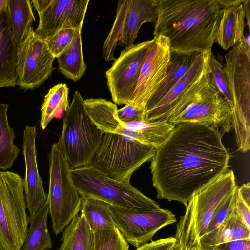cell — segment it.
Returning a JSON list of instances; mask_svg holds the SVG:
<instances>
[{
    "label": "cell",
    "mask_w": 250,
    "mask_h": 250,
    "mask_svg": "<svg viewBox=\"0 0 250 250\" xmlns=\"http://www.w3.org/2000/svg\"><path fill=\"white\" fill-rule=\"evenodd\" d=\"M250 240V228L234 212L218 227L200 239V250L238 240Z\"/></svg>",
    "instance_id": "obj_23"
},
{
    "label": "cell",
    "mask_w": 250,
    "mask_h": 250,
    "mask_svg": "<svg viewBox=\"0 0 250 250\" xmlns=\"http://www.w3.org/2000/svg\"><path fill=\"white\" fill-rule=\"evenodd\" d=\"M222 13L217 0H158L154 37L167 38L171 52L209 53Z\"/></svg>",
    "instance_id": "obj_2"
},
{
    "label": "cell",
    "mask_w": 250,
    "mask_h": 250,
    "mask_svg": "<svg viewBox=\"0 0 250 250\" xmlns=\"http://www.w3.org/2000/svg\"><path fill=\"white\" fill-rule=\"evenodd\" d=\"M154 39L126 46L106 71L109 91L114 103L127 104L134 92L142 65Z\"/></svg>",
    "instance_id": "obj_12"
},
{
    "label": "cell",
    "mask_w": 250,
    "mask_h": 250,
    "mask_svg": "<svg viewBox=\"0 0 250 250\" xmlns=\"http://www.w3.org/2000/svg\"><path fill=\"white\" fill-rule=\"evenodd\" d=\"M66 84H57L49 90L41 108L40 125L42 130L54 117H60L67 111L70 106Z\"/></svg>",
    "instance_id": "obj_29"
},
{
    "label": "cell",
    "mask_w": 250,
    "mask_h": 250,
    "mask_svg": "<svg viewBox=\"0 0 250 250\" xmlns=\"http://www.w3.org/2000/svg\"><path fill=\"white\" fill-rule=\"evenodd\" d=\"M113 219L126 241L136 248L148 243L164 227L176 222L169 210L143 211L111 205Z\"/></svg>",
    "instance_id": "obj_14"
},
{
    "label": "cell",
    "mask_w": 250,
    "mask_h": 250,
    "mask_svg": "<svg viewBox=\"0 0 250 250\" xmlns=\"http://www.w3.org/2000/svg\"><path fill=\"white\" fill-rule=\"evenodd\" d=\"M156 150L131 138L104 133L90 165L109 178L130 182L134 172L151 161Z\"/></svg>",
    "instance_id": "obj_7"
},
{
    "label": "cell",
    "mask_w": 250,
    "mask_h": 250,
    "mask_svg": "<svg viewBox=\"0 0 250 250\" xmlns=\"http://www.w3.org/2000/svg\"><path fill=\"white\" fill-rule=\"evenodd\" d=\"M203 124L224 132L232 127V115L227 101L214 85L210 76L208 86L202 91L178 116L170 122Z\"/></svg>",
    "instance_id": "obj_15"
},
{
    "label": "cell",
    "mask_w": 250,
    "mask_h": 250,
    "mask_svg": "<svg viewBox=\"0 0 250 250\" xmlns=\"http://www.w3.org/2000/svg\"><path fill=\"white\" fill-rule=\"evenodd\" d=\"M237 186L233 171L228 169L193 195L174 236L182 250H200V239L216 209Z\"/></svg>",
    "instance_id": "obj_3"
},
{
    "label": "cell",
    "mask_w": 250,
    "mask_h": 250,
    "mask_svg": "<svg viewBox=\"0 0 250 250\" xmlns=\"http://www.w3.org/2000/svg\"><path fill=\"white\" fill-rule=\"evenodd\" d=\"M175 242L174 237L160 239L146 243L137 248L136 250H169Z\"/></svg>",
    "instance_id": "obj_37"
},
{
    "label": "cell",
    "mask_w": 250,
    "mask_h": 250,
    "mask_svg": "<svg viewBox=\"0 0 250 250\" xmlns=\"http://www.w3.org/2000/svg\"><path fill=\"white\" fill-rule=\"evenodd\" d=\"M245 0H217L221 8L223 9L232 6L240 4Z\"/></svg>",
    "instance_id": "obj_40"
},
{
    "label": "cell",
    "mask_w": 250,
    "mask_h": 250,
    "mask_svg": "<svg viewBox=\"0 0 250 250\" xmlns=\"http://www.w3.org/2000/svg\"><path fill=\"white\" fill-rule=\"evenodd\" d=\"M117 113L119 119L123 122L144 120V110L131 104H125L123 108L118 109Z\"/></svg>",
    "instance_id": "obj_36"
},
{
    "label": "cell",
    "mask_w": 250,
    "mask_h": 250,
    "mask_svg": "<svg viewBox=\"0 0 250 250\" xmlns=\"http://www.w3.org/2000/svg\"><path fill=\"white\" fill-rule=\"evenodd\" d=\"M201 54L200 53L184 54L171 52L166 75L147 102L144 114L152 109L182 79Z\"/></svg>",
    "instance_id": "obj_22"
},
{
    "label": "cell",
    "mask_w": 250,
    "mask_h": 250,
    "mask_svg": "<svg viewBox=\"0 0 250 250\" xmlns=\"http://www.w3.org/2000/svg\"><path fill=\"white\" fill-rule=\"evenodd\" d=\"M244 2L223 9L214 42L224 50L244 40L246 14Z\"/></svg>",
    "instance_id": "obj_21"
},
{
    "label": "cell",
    "mask_w": 250,
    "mask_h": 250,
    "mask_svg": "<svg viewBox=\"0 0 250 250\" xmlns=\"http://www.w3.org/2000/svg\"><path fill=\"white\" fill-rule=\"evenodd\" d=\"M201 250H250V240H238L221 244Z\"/></svg>",
    "instance_id": "obj_38"
},
{
    "label": "cell",
    "mask_w": 250,
    "mask_h": 250,
    "mask_svg": "<svg viewBox=\"0 0 250 250\" xmlns=\"http://www.w3.org/2000/svg\"><path fill=\"white\" fill-rule=\"evenodd\" d=\"M237 188L238 186L217 207L204 235L210 232L218 227L234 212Z\"/></svg>",
    "instance_id": "obj_34"
},
{
    "label": "cell",
    "mask_w": 250,
    "mask_h": 250,
    "mask_svg": "<svg viewBox=\"0 0 250 250\" xmlns=\"http://www.w3.org/2000/svg\"><path fill=\"white\" fill-rule=\"evenodd\" d=\"M39 15L34 31L42 39L67 28H82L89 0H32Z\"/></svg>",
    "instance_id": "obj_16"
},
{
    "label": "cell",
    "mask_w": 250,
    "mask_h": 250,
    "mask_svg": "<svg viewBox=\"0 0 250 250\" xmlns=\"http://www.w3.org/2000/svg\"><path fill=\"white\" fill-rule=\"evenodd\" d=\"M71 172L81 198L94 199L110 205L138 211L161 208L155 201L145 196L130 182L109 178L90 165L72 169Z\"/></svg>",
    "instance_id": "obj_5"
},
{
    "label": "cell",
    "mask_w": 250,
    "mask_h": 250,
    "mask_svg": "<svg viewBox=\"0 0 250 250\" xmlns=\"http://www.w3.org/2000/svg\"><path fill=\"white\" fill-rule=\"evenodd\" d=\"M222 136L219 130L203 124L175 125L151 160L157 198L186 207L196 192L226 171L230 155Z\"/></svg>",
    "instance_id": "obj_1"
},
{
    "label": "cell",
    "mask_w": 250,
    "mask_h": 250,
    "mask_svg": "<svg viewBox=\"0 0 250 250\" xmlns=\"http://www.w3.org/2000/svg\"><path fill=\"white\" fill-rule=\"evenodd\" d=\"M209 68L211 78L214 85L223 96L231 109L233 106L232 97L224 70L223 64L216 58L212 52L210 57Z\"/></svg>",
    "instance_id": "obj_33"
},
{
    "label": "cell",
    "mask_w": 250,
    "mask_h": 250,
    "mask_svg": "<svg viewBox=\"0 0 250 250\" xmlns=\"http://www.w3.org/2000/svg\"><path fill=\"white\" fill-rule=\"evenodd\" d=\"M8 108V104L0 103V169L4 170L12 167L20 152L14 143L15 134L9 124Z\"/></svg>",
    "instance_id": "obj_31"
},
{
    "label": "cell",
    "mask_w": 250,
    "mask_h": 250,
    "mask_svg": "<svg viewBox=\"0 0 250 250\" xmlns=\"http://www.w3.org/2000/svg\"><path fill=\"white\" fill-rule=\"evenodd\" d=\"M243 5L245 11L246 19L247 20L245 26L248 25V27L250 28V0H245Z\"/></svg>",
    "instance_id": "obj_41"
},
{
    "label": "cell",
    "mask_w": 250,
    "mask_h": 250,
    "mask_svg": "<svg viewBox=\"0 0 250 250\" xmlns=\"http://www.w3.org/2000/svg\"><path fill=\"white\" fill-rule=\"evenodd\" d=\"M154 39L128 104L144 110L147 102L164 79L170 60L171 50L167 39L159 36Z\"/></svg>",
    "instance_id": "obj_17"
},
{
    "label": "cell",
    "mask_w": 250,
    "mask_h": 250,
    "mask_svg": "<svg viewBox=\"0 0 250 250\" xmlns=\"http://www.w3.org/2000/svg\"><path fill=\"white\" fill-rule=\"evenodd\" d=\"M17 50L6 3L0 11V88L17 85Z\"/></svg>",
    "instance_id": "obj_20"
},
{
    "label": "cell",
    "mask_w": 250,
    "mask_h": 250,
    "mask_svg": "<svg viewBox=\"0 0 250 250\" xmlns=\"http://www.w3.org/2000/svg\"><path fill=\"white\" fill-rule=\"evenodd\" d=\"M158 0H120L113 26L103 46L105 61L115 60L117 45L129 46L134 44L142 25L155 23L157 19Z\"/></svg>",
    "instance_id": "obj_11"
},
{
    "label": "cell",
    "mask_w": 250,
    "mask_h": 250,
    "mask_svg": "<svg viewBox=\"0 0 250 250\" xmlns=\"http://www.w3.org/2000/svg\"><path fill=\"white\" fill-rule=\"evenodd\" d=\"M123 123L126 128L139 133L145 144L156 148L166 141L175 127V125L165 121L140 120Z\"/></svg>",
    "instance_id": "obj_30"
},
{
    "label": "cell",
    "mask_w": 250,
    "mask_h": 250,
    "mask_svg": "<svg viewBox=\"0 0 250 250\" xmlns=\"http://www.w3.org/2000/svg\"><path fill=\"white\" fill-rule=\"evenodd\" d=\"M37 135L36 126H25L22 143L25 167V176L23 180L26 207L30 217L39 212L47 200V194L44 191L38 168L36 147Z\"/></svg>",
    "instance_id": "obj_18"
},
{
    "label": "cell",
    "mask_w": 250,
    "mask_h": 250,
    "mask_svg": "<svg viewBox=\"0 0 250 250\" xmlns=\"http://www.w3.org/2000/svg\"><path fill=\"white\" fill-rule=\"evenodd\" d=\"M62 232V243L56 250H94L93 233L81 213Z\"/></svg>",
    "instance_id": "obj_24"
},
{
    "label": "cell",
    "mask_w": 250,
    "mask_h": 250,
    "mask_svg": "<svg viewBox=\"0 0 250 250\" xmlns=\"http://www.w3.org/2000/svg\"><path fill=\"white\" fill-rule=\"evenodd\" d=\"M80 213L93 233L117 228L112 216L111 205L107 203L89 198H82Z\"/></svg>",
    "instance_id": "obj_27"
},
{
    "label": "cell",
    "mask_w": 250,
    "mask_h": 250,
    "mask_svg": "<svg viewBox=\"0 0 250 250\" xmlns=\"http://www.w3.org/2000/svg\"><path fill=\"white\" fill-rule=\"evenodd\" d=\"M49 214L47 201L39 212L29 216L30 226L22 250H46L52 247L47 224Z\"/></svg>",
    "instance_id": "obj_28"
},
{
    "label": "cell",
    "mask_w": 250,
    "mask_h": 250,
    "mask_svg": "<svg viewBox=\"0 0 250 250\" xmlns=\"http://www.w3.org/2000/svg\"><path fill=\"white\" fill-rule=\"evenodd\" d=\"M94 250H129V244L117 228L93 233Z\"/></svg>",
    "instance_id": "obj_32"
},
{
    "label": "cell",
    "mask_w": 250,
    "mask_h": 250,
    "mask_svg": "<svg viewBox=\"0 0 250 250\" xmlns=\"http://www.w3.org/2000/svg\"><path fill=\"white\" fill-rule=\"evenodd\" d=\"M23 180L18 174L0 171V246L21 250L28 232Z\"/></svg>",
    "instance_id": "obj_9"
},
{
    "label": "cell",
    "mask_w": 250,
    "mask_h": 250,
    "mask_svg": "<svg viewBox=\"0 0 250 250\" xmlns=\"http://www.w3.org/2000/svg\"><path fill=\"white\" fill-rule=\"evenodd\" d=\"M0 250H3L0 246Z\"/></svg>",
    "instance_id": "obj_43"
},
{
    "label": "cell",
    "mask_w": 250,
    "mask_h": 250,
    "mask_svg": "<svg viewBox=\"0 0 250 250\" xmlns=\"http://www.w3.org/2000/svg\"><path fill=\"white\" fill-rule=\"evenodd\" d=\"M211 52L202 54L182 79L152 109L144 114V120L169 123L181 114L209 83Z\"/></svg>",
    "instance_id": "obj_10"
},
{
    "label": "cell",
    "mask_w": 250,
    "mask_h": 250,
    "mask_svg": "<svg viewBox=\"0 0 250 250\" xmlns=\"http://www.w3.org/2000/svg\"><path fill=\"white\" fill-rule=\"evenodd\" d=\"M7 0H0V11L6 4Z\"/></svg>",
    "instance_id": "obj_42"
},
{
    "label": "cell",
    "mask_w": 250,
    "mask_h": 250,
    "mask_svg": "<svg viewBox=\"0 0 250 250\" xmlns=\"http://www.w3.org/2000/svg\"><path fill=\"white\" fill-rule=\"evenodd\" d=\"M29 0H8L7 6L14 40L20 44L33 28L36 19Z\"/></svg>",
    "instance_id": "obj_26"
},
{
    "label": "cell",
    "mask_w": 250,
    "mask_h": 250,
    "mask_svg": "<svg viewBox=\"0 0 250 250\" xmlns=\"http://www.w3.org/2000/svg\"><path fill=\"white\" fill-rule=\"evenodd\" d=\"M81 30H76L70 44L56 58L60 72L75 82L82 78L87 68L83 54Z\"/></svg>",
    "instance_id": "obj_25"
},
{
    "label": "cell",
    "mask_w": 250,
    "mask_h": 250,
    "mask_svg": "<svg viewBox=\"0 0 250 250\" xmlns=\"http://www.w3.org/2000/svg\"><path fill=\"white\" fill-rule=\"evenodd\" d=\"M76 29H62L53 35L43 39L50 52L56 58L70 44Z\"/></svg>",
    "instance_id": "obj_35"
},
{
    "label": "cell",
    "mask_w": 250,
    "mask_h": 250,
    "mask_svg": "<svg viewBox=\"0 0 250 250\" xmlns=\"http://www.w3.org/2000/svg\"><path fill=\"white\" fill-rule=\"evenodd\" d=\"M83 104L92 122L103 133L124 135L144 144L137 132L126 128L119 119L117 106L114 103L103 98H90L84 100Z\"/></svg>",
    "instance_id": "obj_19"
},
{
    "label": "cell",
    "mask_w": 250,
    "mask_h": 250,
    "mask_svg": "<svg viewBox=\"0 0 250 250\" xmlns=\"http://www.w3.org/2000/svg\"><path fill=\"white\" fill-rule=\"evenodd\" d=\"M55 59L44 40L32 28L18 45L17 85L25 90L39 87L55 69L53 65Z\"/></svg>",
    "instance_id": "obj_13"
},
{
    "label": "cell",
    "mask_w": 250,
    "mask_h": 250,
    "mask_svg": "<svg viewBox=\"0 0 250 250\" xmlns=\"http://www.w3.org/2000/svg\"><path fill=\"white\" fill-rule=\"evenodd\" d=\"M224 70L231 94L232 126L238 150L250 148V45L244 40L225 55Z\"/></svg>",
    "instance_id": "obj_4"
},
{
    "label": "cell",
    "mask_w": 250,
    "mask_h": 250,
    "mask_svg": "<svg viewBox=\"0 0 250 250\" xmlns=\"http://www.w3.org/2000/svg\"><path fill=\"white\" fill-rule=\"evenodd\" d=\"M83 101L76 91L57 142L71 169L90 164L104 134L87 115Z\"/></svg>",
    "instance_id": "obj_6"
},
{
    "label": "cell",
    "mask_w": 250,
    "mask_h": 250,
    "mask_svg": "<svg viewBox=\"0 0 250 250\" xmlns=\"http://www.w3.org/2000/svg\"><path fill=\"white\" fill-rule=\"evenodd\" d=\"M48 160L47 201L53 231L58 235L80 211L82 198L74 185L71 168L57 142L51 146Z\"/></svg>",
    "instance_id": "obj_8"
},
{
    "label": "cell",
    "mask_w": 250,
    "mask_h": 250,
    "mask_svg": "<svg viewBox=\"0 0 250 250\" xmlns=\"http://www.w3.org/2000/svg\"><path fill=\"white\" fill-rule=\"evenodd\" d=\"M234 212L242 219L248 227L250 228V205L244 201L238 195L237 189Z\"/></svg>",
    "instance_id": "obj_39"
}]
</instances>
